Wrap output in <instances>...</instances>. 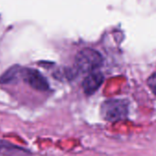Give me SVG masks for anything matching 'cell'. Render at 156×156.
Wrapping results in <instances>:
<instances>
[{
  "mask_svg": "<svg viewBox=\"0 0 156 156\" xmlns=\"http://www.w3.org/2000/svg\"><path fill=\"white\" fill-rule=\"evenodd\" d=\"M100 114L104 120L118 122L124 120L129 115V103L124 99L112 98L102 103Z\"/></svg>",
  "mask_w": 156,
  "mask_h": 156,
  "instance_id": "6da1fadb",
  "label": "cell"
},
{
  "mask_svg": "<svg viewBox=\"0 0 156 156\" xmlns=\"http://www.w3.org/2000/svg\"><path fill=\"white\" fill-rule=\"evenodd\" d=\"M103 62L102 56L100 53L93 49H84L80 51L75 56L74 65L75 68L82 73H92L97 71Z\"/></svg>",
  "mask_w": 156,
  "mask_h": 156,
  "instance_id": "7a4b0ae2",
  "label": "cell"
},
{
  "mask_svg": "<svg viewBox=\"0 0 156 156\" xmlns=\"http://www.w3.org/2000/svg\"><path fill=\"white\" fill-rule=\"evenodd\" d=\"M23 75L25 81L32 88L40 91L49 90V84L40 72L32 69H26L24 70Z\"/></svg>",
  "mask_w": 156,
  "mask_h": 156,
  "instance_id": "3957f363",
  "label": "cell"
},
{
  "mask_svg": "<svg viewBox=\"0 0 156 156\" xmlns=\"http://www.w3.org/2000/svg\"><path fill=\"white\" fill-rule=\"evenodd\" d=\"M30 150L0 139V156H32Z\"/></svg>",
  "mask_w": 156,
  "mask_h": 156,
  "instance_id": "277c9868",
  "label": "cell"
},
{
  "mask_svg": "<svg viewBox=\"0 0 156 156\" xmlns=\"http://www.w3.org/2000/svg\"><path fill=\"white\" fill-rule=\"evenodd\" d=\"M104 81V76L100 72L94 71L85 78L83 82V88L87 95L94 94L102 85Z\"/></svg>",
  "mask_w": 156,
  "mask_h": 156,
  "instance_id": "5b68a950",
  "label": "cell"
},
{
  "mask_svg": "<svg viewBox=\"0 0 156 156\" xmlns=\"http://www.w3.org/2000/svg\"><path fill=\"white\" fill-rule=\"evenodd\" d=\"M148 86L154 95H156V73L151 75L148 79Z\"/></svg>",
  "mask_w": 156,
  "mask_h": 156,
  "instance_id": "8992f818",
  "label": "cell"
}]
</instances>
